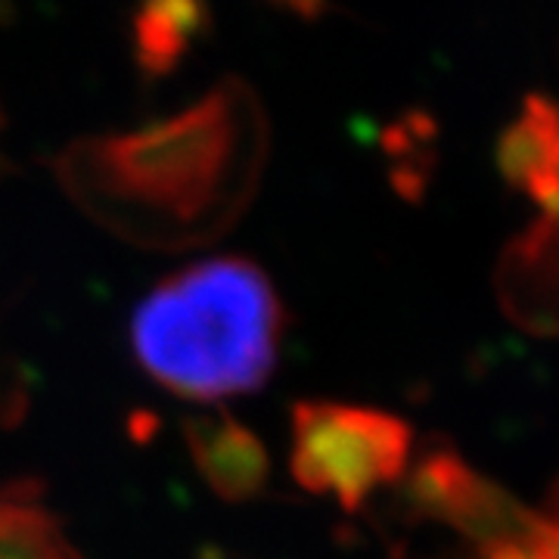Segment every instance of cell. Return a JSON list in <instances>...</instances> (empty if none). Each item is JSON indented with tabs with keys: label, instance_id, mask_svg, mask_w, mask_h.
<instances>
[{
	"label": "cell",
	"instance_id": "obj_1",
	"mask_svg": "<svg viewBox=\"0 0 559 559\" xmlns=\"http://www.w3.org/2000/svg\"><path fill=\"white\" fill-rule=\"evenodd\" d=\"M267 150L271 124L259 94L230 75L171 119L72 140L53 171L106 230L175 252L230 230L259 190Z\"/></svg>",
	"mask_w": 559,
	"mask_h": 559
},
{
	"label": "cell",
	"instance_id": "obj_2",
	"mask_svg": "<svg viewBox=\"0 0 559 559\" xmlns=\"http://www.w3.org/2000/svg\"><path fill=\"white\" fill-rule=\"evenodd\" d=\"M283 305L271 277L240 255L165 277L131 320L138 364L190 401L259 392L277 367Z\"/></svg>",
	"mask_w": 559,
	"mask_h": 559
},
{
	"label": "cell",
	"instance_id": "obj_3",
	"mask_svg": "<svg viewBox=\"0 0 559 559\" xmlns=\"http://www.w3.org/2000/svg\"><path fill=\"white\" fill-rule=\"evenodd\" d=\"M414 429L395 414L340 404H293L289 473L311 495H333L345 513H358L377 488L395 485L407 469Z\"/></svg>",
	"mask_w": 559,
	"mask_h": 559
},
{
	"label": "cell",
	"instance_id": "obj_4",
	"mask_svg": "<svg viewBox=\"0 0 559 559\" xmlns=\"http://www.w3.org/2000/svg\"><path fill=\"white\" fill-rule=\"evenodd\" d=\"M183 441L202 481L227 503H246L264 495L271 457L261 439L227 411L183 419Z\"/></svg>",
	"mask_w": 559,
	"mask_h": 559
},
{
	"label": "cell",
	"instance_id": "obj_5",
	"mask_svg": "<svg viewBox=\"0 0 559 559\" xmlns=\"http://www.w3.org/2000/svg\"><path fill=\"white\" fill-rule=\"evenodd\" d=\"M500 301L522 326L559 333V215L540 218L503 255Z\"/></svg>",
	"mask_w": 559,
	"mask_h": 559
},
{
	"label": "cell",
	"instance_id": "obj_6",
	"mask_svg": "<svg viewBox=\"0 0 559 559\" xmlns=\"http://www.w3.org/2000/svg\"><path fill=\"white\" fill-rule=\"evenodd\" d=\"M40 488H0V559H81Z\"/></svg>",
	"mask_w": 559,
	"mask_h": 559
},
{
	"label": "cell",
	"instance_id": "obj_7",
	"mask_svg": "<svg viewBox=\"0 0 559 559\" xmlns=\"http://www.w3.org/2000/svg\"><path fill=\"white\" fill-rule=\"evenodd\" d=\"M426 128V116H404L382 138L385 153L392 156V183L404 200H419L426 190V171L432 168V153H426L432 131Z\"/></svg>",
	"mask_w": 559,
	"mask_h": 559
},
{
	"label": "cell",
	"instance_id": "obj_8",
	"mask_svg": "<svg viewBox=\"0 0 559 559\" xmlns=\"http://www.w3.org/2000/svg\"><path fill=\"white\" fill-rule=\"evenodd\" d=\"M131 32H134V60H138L140 75L150 81L171 75L190 47V38L175 22H168L146 7H138L131 20Z\"/></svg>",
	"mask_w": 559,
	"mask_h": 559
},
{
	"label": "cell",
	"instance_id": "obj_9",
	"mask_svg": "<svg viewBox=\"0 0 559 559\" xmlns=\"http://www.w3.org/2000/svg\"><path fill=\"white\" fill-rule=\"evenodd\" d=\"M140 7L175 22L187 38H202L212 32V7L209 0H140Z\"/></svg>",
	"mask_w": 559,
	"mask_h": 559
},
{
	"label": "cell",
	"instance_id": "obj_10",
	"mask_svg": "<svg viewBox=\"0 0 559 559\" xmlns=\"http://www.w3.org/2000/svg\"><path fill=\"white\" fill-rule=\"evenodd\" d=\"M25 411V392L20 382H0V426H13Z\"/></svg>",
	"mask_w": 559,
	"mask_h": 559
},
{
	"label": "cell",
	"instance_id": "obj_11",
	"mask_svg": "<svg viewBox=\"0 0 559 559\" xmlns=\"http://www.w3.org/2000/svg\"><path fill=\"white\" fill-rule=\"evenodd\" d=\"M274 7L299 16L301 22H318L323 20V13L330 10V0H271Z\"/></svg>",
	"mask_w": 559,
	"mask_h": 559
},
{
	"label": "cell",
	"instance_id": "obj_12",
	"mask_svg": "<svg viewBox=\"0 0 559 559\" xmlns=\"http://www.w3.org/2000/svg\"><path fill=\"white\" fill-rule=\"evenodd\" d=\"M13 175H20V165L10 159V156H3V153H0V183H3L7 178H13Z\"/></svg>",
	"mask_w": 559,
	"mask_h": 559
},
{
	"label": "cell",
	"instance_id": "obj_13",
	"mask_svg": "<svg viewBox=\"0 0 559 559\" xmlns=\"http://www.w3.org/2000/svg\"><path fill=\"white\" fill-rule=\"evenodd\" d=\"M13 20H16V3L0 0V25H13Z\"/></svg>",
	"mask_w": 559,
	"mask_h": 559
},
{
	"label": "cell",
	"instance_id": "obj_14",
	"mask_svg": "<svg viewBox=\"0 0 559 559\" xmlns=\"http://www.w3.org/2000/svg\"><path fill=\"white\" fill-rule=\"evenodd\" d=\"M0 128H3V112H0Z\"/></svg>",
	"mask_w": 559,
	"mask_h": 559
}]
</instances>
